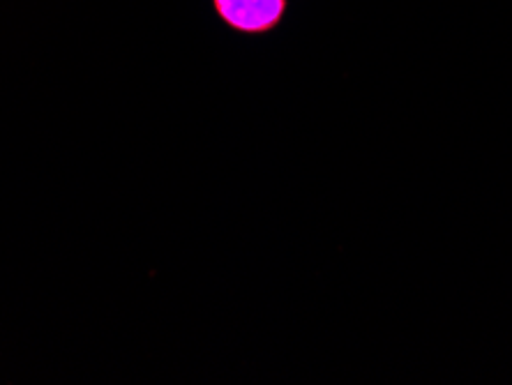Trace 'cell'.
<instances>
[{
  "instance_id": "6da1fadb",
  "label": "cell",
  "mask_w": 512,
  "mask_h": 385,
  "mask_svg": "<svg viewBox=\"0 0 512 385\" xmlns=\"http://www.w3.org/2000/svg\"><path fill=\"white\" fill-rule=\"evenodd\" d=\"M215 10L233 30L259 35L280 24L286 0H213Z\"/></svg>"
}]
</instances>
